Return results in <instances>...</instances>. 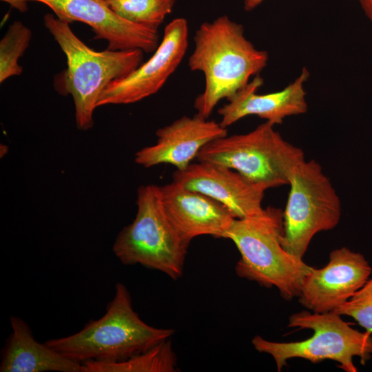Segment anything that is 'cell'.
Masks as SVG:
<instances>
[{
    "label": "cell",
    "mask_w": 372,
    "mask_h": 372,
    "mask_svg": "<svg viewBox=\"0 0 372 372\" xmlns=\"http://www.w3.org/2000/svg\"><path fill=\"white\" fill-rule=\"evenodd\" d=\"M44 25L67 59V68L55 80L58 92L70 94L79 129L93 125V114L103 91L114 80L127 76L142 62L140 49L95 51L73 32L70 23L46 14Z\"/></svg>",
    "instance_id": "obj_2"
},
{
    "label": "cell",
    "mask_w": 372,
    "mask_h": 372,
    "mask_svg": "<svg viewBox=\"0 0 372 372\" xmlns=\"http://www.w3.org/2000/svg\"><path fill=\"white\" fill-rule=\"evenodd\" d=\"M333 311L353 318L366 331L372 333V279Z\"/></svg>",
    "instance_id": "obj_20"
},
{
    "label": "cell",
    "mask_w": 372,
    "mask_h": 372,
    "mask_svg": "<svg viewBox=\"0 0 372 372\" xmlns=\"http://www.w3.org/2000/svg\"><path fill=\"white\" fill-rule=\"evenodd\" d=\"M176 0H112L111 8L123 19L158 30L172 12Z\"/></svg>",
    "instance_id": "obj_18"
},
{
    "label": "cell",
    "mask_w": 372,
    "mask_h": 372,
    "mask_svg": "<svg viewBox=\"0 0 372 372\" xmlns=\"http://www.w3.org/2000/svg\"><path fill=\"white\" fill-rule=\"evenodd\" d=\"M366 16L372 22V0H359Z\"/></svg>",
    "instance_id": "obj_22"
},
{
    "label": "cell",
    "mask_w": 372,
    "mask_h": 372,
    "mask_svg": "<svg viewBox=\"0 0 372 372\" xmlns=\"http://www.w3.org/2000/svg\"><path fill=\"white\" fill-rule=\"evenodd\" d=\"M31 38L32 31L22 22L16 21L9 26L0 41L1 83L22 73L19 59L28 48Z\"/></svg>",
    "instance_id": "obj_19"
},
{
    "label": "cell",
    "mask_w": 372,
    "mask_h": 372,
    "mask_svg": "<svg viewBox=\"0 0 372 372\" xmlns=\"http://www.w3.org/2000/svg\"><path fill=\"white\" fill-rule=\"evenodd\" d=\"M371 272L362 254L347 247L334 249L324 267H312L304 277L299 302L315 313L333 311L364 286Z\"/></svg>",
    "instance_id": "obj_10"
},
{
    "label": "cell",
    "mask_w": 372,
    "mask_h": 372,
    "mask_svg": "<svg viewBox=\"0 0 372 372\" xmlns=\"http://www.w3.org/2000/svg\"><path fill=\"white\" fill-rule=\"evenodd\" d=\"M188 34L185 18L171 21L153 55L127 76L109 83L97 107L136 103L158 92L182 62L188 48Z\"/></svg>",
    "instance_id": "obj_9"
},
{
    "label": "cell",
    "mask_w": 372,
    "mask_h": 372,
    "mask_svg": "<svg viewBox=\"0 0 372 372\" xmlns=\"http://www.w3.org/2000/svg\"><path fill=\"white\" fill-rule=\"evenodd\" d=\"M283 211L267 207L258 214L235 218L224 235L234 242L240 258L236 274L261 286L275 287L281 296L298 298L302 281L312 267L282 246Z\"/></svg>",
    "instance_id": "obj_4"
},
{
    "label": "cell",
    "mask_w": 372,
    "mask_h": 372,
    "mask_svg": "<svg viewBox=\"0 0 372 372\" xmlns=\"http://www.w3.org/2000/svg\"><path fill=\"white\" fill-rule=\"evenodd\" d=\"M8 4L12 7L17 9V10L24 12L28 9V6L25 1L24 0H1Z\"/></svg>",
    "instance_id": "obj_21"
},
{
    "label": "cell",
    "mask_w": 372,
    "mask_h": 372,
    "mask_svg": "<svg viewBox=\"0 0 372 372\" xmlns=\"http://www.w3.org/2000/svg\"><path fill=\"white\" fill-rule=\"evenodd\" d=\"M48 6L61 20L77 21L90 26L96 39L107 42V49H140L154 52L159 45L158 30L129 21L116 14L106 0H24Z\"/></svg>",
    "instance_id": "obj_11"
},
{
    "label": "cell",
    "mask_w": 372,
    "mask_h": 372,
    "mask_svg": "<svg viewBox=\"0 0 372 372\" xmlns=\"http://www.w3.org/2000/svg\"><path fill=\"white\" fill-rule=\"evenodd\" d=\"M165 212L187 242L197 236L223 238L235 218L221 203L176 182L160 186Z\"/></svg>",
    "instance_id": "obj_15"
},
{
    "label": "cell",
    "mask_w": 372,
    "mask_h": 372,
    "mask_svg": "<svg viewBox=\"0 0 372 372\" xmlns=\"http://www.w3.org/2000/svg\"><path fill=\"white\" fill-rule=\"evenodd\" d=\"M173 181L223 205L235 218L260 214L266 189L222 165L198 161L174 171Z\"/></svg>",
    "instance_id": "obj_12"
},
{
    "label": "cell",
    "mask_w": 372,
    "mask_h": 372,
    "mask_svg": "<svg viewBox=\"0 0 372 372\" xmlns=\"http://www.w3.org/2000/svg\"><path fill=\"white\" fill-rule=\"evenodd\" d=\"M309 77V72L304 67L283 90L259 94L257 91L263 85V79L258 74L255 76L218 109L220 124L227 128L245 116L256 115L275 125L281 124L287 116L304 114L308 108L304 84Z\"/></svg>",
    "instance_id": "obj_14"
},
{
    "label": "cell",
    "mask_w": 372,
    "mask_h": 372,
    "mask_svg": "<svg viewBox=\"0 0 372 372\" xmlns=\"http://www.w3.org/2000/svg\"><path fill=\"white\" fill-rule=\"evenodd\" d=\"M290 191L283 211L282 247L299 259L313 236L331 230L342 213L340 198L320 165L312 159L297 163L289 175Z\"/></svg>",
    "instance_id": "obj_8"
},
{
    "label": "cell",
    "mask_w": 372,
    "mask_h": 372,
    "mask_svg": "<svg viewBox=\"0 0 372 372\" xmlns=\"http://www.w3.org/2000/svg\"><path fill=\"white\" fill-rule=\"evenodd\" d=\"M288 327L311 329L313 334L307 340L291 342H272L256 335L251 342L258 352L272 356L278 371L289 360L302 358L313 363L331 360L346 372H357L353 358L360 357L364 364L372 357V333L352 328L334 311H302L289 317Z\"/></svg>",
    "instance_id": "obj_6"
},
{
    "label": "cell",
    "mask_w": 372,
    "mask_h": 372,
    "mask_svg": "<svg viewBox=\"0 0 372 372\" xmlns=\"http://www.w3.org/2000/svg\"><path fill=\"white\" fill-rule=\"evenodd\" d=\"M10 320L12 333L3 350L1 372H83L81 364L37 341L21 318Z\"/></svg>",
    "instance_id": "obj_16"
},
{
    "label": "cell",
    "mask_w": 372,
    "mask_h": 372,
    "mask_svg": "<svg viewBox=\"0 0 372 372\" xmlns=\"http://www.w3.org/2000/svg\"><path fill=\"white\" fill-rule=\"evenodd\" d=\"M196 159L231 168L267 190L288 184L291 170L304 156L300 148L281 136L273 124L265 121L248 133L211 141Z\"/></svg>",
    "instance_id": "obj_7"
},
{
    "label": "cell",
    "mask_w": 372,
    "mask_h": 372,
    "mask_svg": "<svg viewBox=\"0 0 372 372\" xmlns=\"http://www.w3.org/2000/svg\"><path fill=\"white\" fill-rule=\"evenodd\" d=\"M155 144L135 154V162L145 167L169 164L176 169L187 167L200 149L211 141L227 135L220 123L196 114L183 116L158 129Z\"/></svg>",
    "instance_id": "obj_13"
},
{
    "label": "cell",
    "mask_w": 372,
    "mask_h": 372,
    "mask_svg": "<svg viewBox=\"0 0 372 372\" xmlns=\"http://www.w3.org/2000/svg\"><path fill=\"white\" fill-rule=\"evenodd\" d=\"M264 0H245L244 8L246 11H251L259 6Z\"/></svg>",
    "instance_id": "obj_23"
},
{
    "label": "cell",
    "mask_w": 372,
    "mask_h": 372,
    "mask_svg": "<svg viewBox=\"0 0 372 372\" xmlns=\"http://www.w3.org/2000/svg\"><path fill=\"white\" fill-rule=\"evenodd\" d=\"M174 333L173 329L155 328L144 322L134 311L126 287L118 282L115 295L101 318L90 320L73 335L45 344L80 364L116 362L154 347Z\"/></svg>",
    "instance_id": "obj_3"
},
{
    "label": "cell",
    "mask_w": 372,
    "mask_h": 372,
    "mask_svg": "<svg viewBox=\"0 0 372 372\" xmlns=\"http://www.w3.org/2000/svg\"><path fill=\"white\" fill-rule=\"evenodd\" d=\"M137 197L136 218L120 231L113 251L125 265L139 264L177 280L183 275L190 242L169 220L160 186H141Z\"/></svg>",
    "instance_id": "obj_5"
},
{
    "label": "cell",
    "mask_w": 372,
    "mask_h": 372,
    "mask_svg": "<svg viewBox=\"0 0 372 372\" xmlns=\"http://www.w3.org/2000/svg\"><path fill=\"white\" fill-rule=\"evenodd\" d=\"M194 41L188 65L205 76V87L196 96L194 108L208 118L220 101L232 96L267 66L269 54L257 49L245 36L242 25L227 15L203 23Z\"/></svg>",
    "instance_id": "obj_1"
},
{
    "label": "cell",
    "mask_w": 372,
    "mask_h": 372,
    "mask_svg": "<svg viewBox=\"0 0 372 372\" xmlns=\"http://www.w3.org/2000/svg\"><path fill=\"white\" fill-rule=\"evenodd\" d=\"M106 1H107V2H109V1H112V0H106Z\"/></svg>",
    "instance_id": "obj_24"
},
{
    "label": "cell",
    "mask_w": 372,
    "mask_h": 372,
    "mask_svg": "<svg viewBox=\"0 0 372 372\" xmlns=\"http://www.w3.org/2000/svg\"><path fill=\"white\" fill-rule=\"evenodd\" d=\"M81 364L83 372H174L176 357L170 340H167L123 361H89Z\"/></svg>",
    "instance_id": "obj_17"
}]
</instances>
